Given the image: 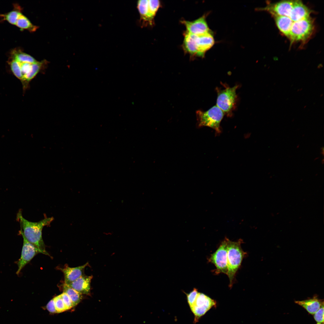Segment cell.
I'll return each instance as SVG.
<instances>
[{
	"mask_svg": "<svg viewBox=\"0 0 324 324\" xmlns=\"http://www.w3.org/2000/svg\"><path fill=\"white\" fill-rule=\"evenodd\" d=\"M46 308L47 310L50 313H57L53 298L51 299L48 302L47 304Z\"/></svg>",
	"mask_w": 324,
	"mask_h": 324,
	"instance_id": "cell-30",
	"label": "cell"
},
{
	"mask_svg": "<svg viewBox=\"0 0 324 324\" xmlns=\"http://www.w3.org/2000/svg\"><path fill=\"white\" fill-rule=\"evenodd\" d=\"M243 240L239 239L233 242L227 239V261L228 271L226 274L230 280L229 286L232 285L235 275L247 253L241 248Z\"/></svg>",
	"mask_w": 324,
	"mask_h": 324,
	"instance_id": "cell-2",
	"label": "cell"
},
{
	"mask_svg": "<svg viewBox=\"0 0 324 324\" xmlns=\"http://www.w3.org/2000/svg\"><path fill=\"white\" fill-rule=\"evenodd\" d=\"M216 305L215 300L203 293L198 292L195 302L190 308L194 315V322H198L201 316Z\"/></svg>",
	"mask_w": 324,
	"mask_h": 324,
	"instance_id": "cell-7",
	"label": "cell"
},
{
	"mask_svg": "<svg viewBox=\"0 0 324 324\" xmlns=\"http://www.w3.org/2000/svg\"><path fill=\"white\" fill-rule=\"evenodd\" d=\"M92 275L84 274L68 285L81 294L89 295L90 294L91 283Z\"/></svg>",
	"mask_w": 324,
	"mask_h": 324,
	"instance_id": "cell-14",
	"label": "cell"
},
{
	"mask_svg": "<svg viewBox=\"0 0 324 324\" xmlns=\"http://www.w3.org/2000/svg\"><path fill=\"white\" fill-rule=\"evenodd\" d=\"M314 28L313 21L310 16L293 22L289 38L292 42L304 40L311 35Z\"/></svg>",
	"mask_w": 324,
	"mask_h": 324,
	"instance_id": "cell-5",
	"label": "cell"
},
{
	"mask_svg": "<svg viewBox=\"0 0 324 324\" xmlns=\"http://www.w3.org/2000/svg\"><path fill=\"white\" fill-rule=\"evenodd\" d=\"M11 70L17 78L22 80L23 76L21 70L20 63L12 60L10 63Z\"/></svg>",
	"mask_w": 324,
	"mask_h": 324,
	"instance_id": "cell-24",
	"label": "cell"
},
{
	"mask_svg": "<svg viewBox=\"0 0 324 324\" xmlns=\"http://www.w3.org/2000/svg\"><path fill=\"white\" fill-rule=\"evenodd\" d=\"M47 62L46 60L41 62H37L32 63L31 69L30 72L23 76L22 80L24 82L26 86L28 85L30 81L34 78L36 75L46 67Z\"/></svg>",
	"mask_w": 324,
	"mask_h": 324,
	"instance_id": "cell-17",
	"label": "cell"
},
{
	"mask_svg": "<svg viewBox=\"0 0 324 324\" xmlns=\"http://www.w3.org/2000/svg\"><path fill=\"white\" fill-rule=\"evenodd\" d=\"M60 295L67 310L73 307V304L71 299L66 293L63 292Z\"/></svg>",
	"mask_w": 324,
	"mask_h": 324,
	"instance_id": "cell-28",
	"label": "cell"
},
{
	"mask_svg": "<svg viewBox=\"0 0 324 324\" xmlns=\"http://www.w3.org/2000/svg\"><path fill=\"white\" fill-rule=\"evenodd\" d=\"M137 7L139 11L141 20L148 22L152 24L153 22L151 20L148 10V0H141L137 2Z\"/></svg>",
	"mask_w": 324,
	"mask_h": 324,
	"instance_id": "cell-18",
	"label": "cell"
},
{
	"mask_svg": "<svg viewBox=\"0 0 324 324\" xmlns=\"http://www.w3.org/2000/svg\"><path fill=\"white\" fill-rule=\"evenodd\" d=\"M321 154H322L323 155H324V148H323V147H322L321 148Z\"/></svg>",
	"mask_w": 324,
	"mask_h": 324,
	"instance_id": "cell-31",
	"label": "cell"
},
{
	"mask_svg": "<svg viewBox=\"0 0 324 324\" xmlns=\"http://www.w3.org/2000/svg\"><path fill=\"white\" fill-rule=\"evenodd\" d=\"M16 25L21 29H27L31 32L35 31L38 28V27L33 25L22 13L19 15Z\"/></svg>",
	"mask_w": 324,
	"mask_h": 324,
	"instance_id": "cell-21",
	"label": "cell"
},
{
	"mask_svg": "<svg viewBox=\"0 0 324 324\" xmlns=\"http://www.w3.org/2000/svg\"><path fill=\"white\" fill-rule=\"evenodd\" d=\"M32 64L28 63H20L23 78L24 76L27 74L30 71L32 68Z\"/></svg>",
	"mask_w": 324,
	"mask_h": 324,
	"instance_id": "cell-29",
	"label": "cell"
},
{
	"mask_svg": "<svg viewBox=\"0 0 324 324\" xmlns=\"http://www.w3.org/2000/svg\"><path fill=\"white\" fill-rule=\"evenodd\" d=\"M20 233L23 238V244L21 255L18 263V270L16 274H18L23 268L35 256L40 253L39 250L34 245L29 242L24 236L21 231Z\"/></svg>",
	"mask_w": 324,
	"mask_h": 324,
	"instance_id": "cell-8",
	"label": "cell"
},
{
	"mask_svg": "<svg viewBox=\"0 0 324 324\" xmlns=\"http://www.w3.org/2000/svg\"><path fill=\"white\" fill-rule=\"evenodd\" d=\"M311 11L299 0H294L289 17L293 22L310 17Z\"/></svg>",
	"mask_w": 324,
	"mask_h": 324,
	"instance_id": "cell-13",
	"label": "cell"
},
{
	"mask_svg": "<svg viewBox=\"0 0 324 324\" xmlns=\"http://www.w3.org/2000/svg\"><path fill=\"white\" fill-rule=\"evenodd\" d=\"M318 158H318H318H315V160H316V159H318Z\"/></svg>",
	"mask_w": 324,
	"mask_h": 324,
	"instance_id": "cell-33",
	"label": "cell"
},
{
	"mask_svg": "<svg viewBox=\"0 0 324 324\" xmlns=\"http://www.w3.org/2000/svg\"><path fill=\"white\" fill-rule=\"evenodd\" d=\"M313 315L316 324H324V304Z\"/></svg>",
	"mask_w": 324,
	"mask_h": 324,
	"instance_id": "cell-26",
	"label": "cell"
},
{
	"mask_svg": "<svg viewBox=\"0 0 324 324\" xmlns=\"http://www.w3.org/2000/svg\"><path fill=\"white\" fill-rule=\"evenodd\" d=\"M53 298L57 313H61L67 310L60 295L56 296Z\"/></svg>",
	"mask_w": 324,
	"mask_h": 324,
	"instance_id": "cell-25",
	"label": "cell"
},
{
	"mask_svg": "<svg viewBox=\"0 0 324 324\" xmlns=\"http://www.w3.org/2000/svg\"><path fill=\"white\" fill-rule=\"evenodd\" d=\"M223 85L224 89H216L217 106L227 116H231L235 107L237 98L236 90L238 86L236 85L231 87L225 84Z\"/></svg>",
	"mask_w": 324,
	"mask_h": 324,
	"instance_id": "cell-4",
	"label": "cell"
},
{
	"mask_svg": "<svg viewBox=\"0 0 324 324\" xmlns=\"http://www.w3.org/2000/svg\"><path fill=\"white\" fill-rule=\"evenodd\" d=\"M323 163H324V159H323L322 160V164H323Z\"/></svg>",
	"mask_w": 324,
	"mask_h": 324,
	"instance_id": "cell-32",
	"label": "cell"
},
{
	"mask_svg": "<svg viewBox=\"0 0 324 324\" xmlns=\"http://www.w3.org/2000/svg\"><path fill=\"white\" fill-rule=\"evenodd\" d=\"M13 60L20 63H34L37 61L32 57L19 50H14L11 52Z\"/></svg>",
	"mask_w": 324,
	"mask_h": 324,
	"instance_id": "cell-20",
	"label": "cell"
},
{
	"mask_svg": "<svg viewBox=\"0 0 324 324\" xmlns=\"http://www.w3.org/2000/svg\"><path fill=\"white\" fill-rule=\"evenodd\" d=\"M227 239L226 237L225 238L208 259V261L213 264L216 268L214 271L216 274L223 273L226 274L227 272Z\"/></svg>",
	"mask_w": 324,
	"mask_h": 324,
	"instance_id": "cell-6",
	"label": "cell"
},
{
	"mask_svg": "<svg viewBox=\"0 0 324 324\" xmlns=\"http://www.w3.org/2000/svg\"><path fill=\"white\" fill-rule=\"evenodd\" d=\"M88 264L87 262L82 265L75 267H71L66 264L63 267H58V268L64 274V283L68 285L84 274V269Z\"/></svg>",
	"mask_w": 324,
	"mask_h": 324,
	"instance_id": "cell-12",
	"label": "cell"
},
{
	"mask_svg": "<svg viewBox=\"0 0 324 324\" xmlns=\"http://www.w3.org/2000/svg\"><path fill=\"white\" fill-rule=\"evenodd\" d=\"M160 5V2L158 0H148V10L151 20L153 22L154 17Z\"/></svg>",
	"mask_w": 324,
	"mask_h": 324,
	"instance_id": "cell-23",
	"label": "cell"
},
{
	"mask_svg": "<svg viewBox=\"0 0 324 324\" xmlns=\"http://www.w3.org/2000/svg\"><path fill=\"white\" fill-rule=\"evenodd\" d=\"M17 218L20 222V230L26 238L35 246L41 253L50 256L46 250L42 237V231L44 226L50 224L54 220L53 218H46L38 222H32L24 218L21 211H19L17 214Z\"/></svg>",
	"mask_w": 324,
	"mask_h": 324,
	"instance_id": "cell-1",
	"label": "cell"
},
{
	"mask_svg": "<svg viewBox=\"0 0 324 324\" xmlns=\"http://www.w3.org/2000/svg\"><path fill=\"white\" fill-rule=\"evenodd\" d=\"M198 293L197 290L194 288L193 290L189 293H186L188 302L190 308L195 302Z\"/></svg>",
	"mask_w": 324,
	"mask_h": 324,
	"instance_id": "cell-27",
	"label": "cell"
},
{
	"mask_svg": "<svg viewBox=\"0 0 324 324\" xmlns=\"http://www.w3.org/2000/svg\"><path fill=\"white\" fill-rule=\"evenodd\" d=\"M62 288L63 292L66 293L71 299L73 307L79 303L82 298V294L64 283Z\"/></svg>",
	"mask_w": 324,
	"mask_h": 324,
	"instance_id": "cell-19",
	"label": "cell"
},
{
	"mask_svg": "<svg viewBox=\"0 0 324 324\" xmlns=\"http://www.w3.org/2000/svg\"><path fill=\"white\" fill-rule=\"evenodd\" d=\"M194 40L196 56L200 57H203L206 52L214 43V37L210 32L200 35H194Z\"/></svg>",
	"mask_w": 324,
	"mask_h": 324,
	"instance_id": "cell-9",
	"label": "cell"
},
{
	"mask_svg": "<svg viewBox=\"0 0 324 324\" xmlns=\"http://www.w3.org/2000/svg\"><path fill=\"white\" fill-rule=\"evenodd\" d=\"M276 25L280 31L289 38L290 31L293 22L288 16H273Z\"/></svg>",
	"mask_w": 324,
	"mask_h": 324,
	"instance_id": "cell-16",
	"label": "cell"
},
{
	"mask_svg": "<svg viewBox=\"0 0 324 324\" xmlns=\"http://www.w3.org/2000/svg\"><path fill=\"white\" fill-rule=\"evenodd\" d=\"M206 17L204 15L194 21L183 20L181 22L185 26L186 32L196 35H202L210 32Z\"/></svg>",
	"mask_w": 324,
	"mask_h": 324,
	"instance_id": "cell-10",
	"label": "cell"
},
{
	"mask_svg": "<svg viewBox=\"0 0 324 324\" xmlns=\"http://www.w3.org/2000/svg\"><path fill=\"white\" fill-rule=\"evenodd\" d=\"M294 1H282L271 4L261 8V10L269 12L273 16H285L289 17L292 9Z\"/></svg>",
	"mask_w": 324,
	"mask_h": 324,
	"instance_id": "cell-11",
	"label": "cell"
},
{
	"mask_svg": "<svg viewBox=\"0 0 324 324\" xmlns=\"http://www.w3.org/2000/svg\"><path fill=\"white\" fill-rule=\"evenodd\" d=\"M196 113L199 127H208L214 129L217 134L220 133V123L224 113L217 105L206 111L197 110Z\"/></svg>",
	"mask_w": 324,
	"mask_h": 324,
	"instance_id": "cell-3",
	"label": "cell"
},
{
	"mask_svg": "<svg viewBox=\"0 0 324 324\" xmlns=\"http://www.w3.org/2000/svg\"><path fill=\"white\" fill-rule=\"evenodd\" d=\"M295 303L302 307L312 315L314 314L324 304L323 301L316 296L304 300L295 301Z\"/></svg>",
	"mask_w": 324,
	"mask_h": 324,
	"instance_id": "cell-15",
	"label": "cell"
},
{
	"mask_svg": "<svg viewBox=\"0 0 324 324\" xmlns=\"http://www.w3.org/2000/svg\"><path fill=\"white\" fill-rule=\"evenodd\" d=\"M17 7V9H14L12 11L5 14H0V16L3 19L7 20L12 24L16 25L19 15L21 13L20 11V9Z\"/></svg>",
	"mask_w": 324,
	"mask_h": 324,
	"instance_id": "cell-22",
	"label": "cell"
}]
</instances>
